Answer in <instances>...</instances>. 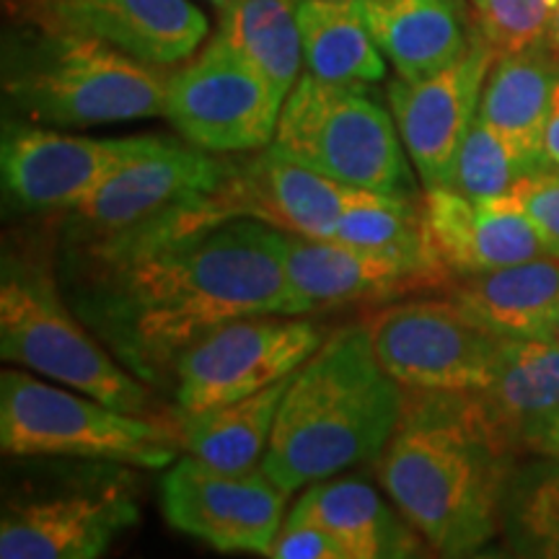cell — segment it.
I'll list each match as a JSON object with an SVG mask.
<instances>
[{"mask_svg":"<svg viewBox=\"0 0 559 559\" xmlns=\"http://www.w3.org/2000/svg\"><path fill=\"white\" fill-rule=\"evenodd\" d=\"M283 251V230L228 218L210 192L124 230H68L62 280L70 306L122 366L166 383L215 326L293 317Z\"/></svg>","mask_w":559,"mask_h":559,"instance_id":"1","label":"cell"},{"mask_svg":"<svg viewBox=\"0 0 559 559\" xmlns=\"http://www.w3.org/2000/svg\"><path fill=\"white\" fill-rule=\"evenodd\" d=\"M513 459L515 449L474 394L407 391L400 428L379 456V479L428 547L466 557L500 534Z\"/></svg>","mask_w":559,"mask_h":559,"instance_id":"2","label":"cell"},{"mask_svg":"<svg viewBox=\"0 0 559 559\" xmlns=\"http://www.w3.org/2000/svg\"><path fill=\"white\" fill-rule=\"evenodd\" d=\"M407 389L376 358L366 324L330 334L280 402L262 469L296 492L379 461L400 428Z\"/></svg>","mask_w":559,"mask_h":559,"instance_id":"3","label":"cell"},{"mask_svg":"<svg viewBox=\"0 0 559 559\" xmlns=\"http://www.w3.org/2000/svg\"><path fill=\"white\" fill-rule=\"evenodd\" d=\"M171 70L107 41L19 19L3 34V96L26 122L96 128L164 117Z\"/></svg>","mask_w":559,"mask_h":559,"instance_id":"4","label":"cell"},{"mask_svg":"<svg viewBox=\"0 0 559 559\" xmlns=\"http://www.w3.org/2000/svg\"><path fill=\"white\" fill-rule=\"evenodd\" d=\"M0 355L62 386L135 415H158L151 383L70 309L47 270L16 257L3 260L0 280Z\"/></svg>","mask_w":559,"mask_h":559,"instance_id":"5","label":"cell"},{"mask_svg":"<svg viewBox=\"0 0 559 559\" xmlns=\"http://www.w3.org/2000/svg\"><path fill=\"white\" fill-rule=\"evenodd\" d=\"M0 445L9 456H73L160 469L179 459L177 415H135L24 370L0 373Z\"/></svg>","mask_w":559,"mask_h":559,"instance_id":"6","label":"cell"},{"mask_svg":"<svg viewBox=\"0 0 559 559\" xmlns=\"http://www.w3.org/2000/svg\"><path fill=\"white\" fill-rule=\"evenodd\" d=\"M272 143L340 185L415 198L394 115L366 83H330L304 73L283 104Z\"/></svg>","mask_w":559,"mask_h":559,"instance_id":"7","label":"cell"},{"mask_svg":"<svg viewBox=\"0 0 559 559\" xmlns=\"http://www.w3.org/2000/svg\"><path fill=\"white\" fill-rule=\"evenodd\" d=\"M324 340V330L304 317L257 313L226 321L177 360V412L194 415L290 379Z\"/></svg>","mask_w":559,"mask_h":559,"instance_id":"8","label":"cell"},{"mask_svg":"<svg viewBox=\"0 0 559 559\" xmlns=\"http://www.w3.org/2000/svg\"><path fill=\"white\" fill-rule=\"evenodd\" d=\"M285 99L218 34L198 58L171 70L164 117L202 151L254 153L272 145Z\"/></svg>","mask_w":559,"mask_h":559,"instance_id":"9","label":"cell"},{"mask_svg":"<svg viewBox=\"0 0 559 559\" xmlns=\"http://www.w3.org/2000/svg\"><path fill=\"white\" fill-rule=\"evenodd\" d=\"M376 358L407 391L479 394L498 362V334L481 330L456 300H407L366 321Z\"/></svg>","mask_w":559,"mask_h":559,"instance_id":"10","label":"cell"},{"mask_svg":"<svg viewBox=\"0 0 559 559\" xmlns=\"http://www.w3.org/2000/svg\"><path fill=\"white\" fill-rule=\"evenodd\" d=\"M288 492L262 466L223 472L190 453L179 456L160 479V508L179 534L221 551L267 555L275 542Z\"/></svg>","mask_w":559,"mask_h":559,"instance_id":"11","label":"cell"},{"mask_svg":"<svg viewBox=\"0 0 559 559\" xmlns=\"http://www.w3.org/2000/svg\"><path fill=\"white\" fill-rule=\"evenodd\" d=\"M234 158L202 151L192 143L148 135L145 145L81 202L68 210L70 228L79 234H109L215 192L228 177Z\"/></svg>","mask_w":559,"mask_h":559,"instance_id":"12","label":"cell"},{"mask_svg":"<svg viewBox=\"0 0 559 559\" xmlns=\"http://www.w3.org/2000/svg\"><path fill=\"white\" fill-rule=\"evenodd\" d=\"M498 50L477 29L469 50L428 79L407 81L396 75L386 99L400 130L404 151L425 187L449 185L453 160L477 117L481 88Z\"/></svg>","mask_w":559,"mask_h":559,"instance_id":"13","label":"cell"},{"mask_svg":"<svg viewBox=\"0 0 559 559\" xmlns=\"http://www.w3.org/2000/svg\"><path fill=\"white\" fill-rule=\"evenodd\" d=\"M145 140L148 135L83 138L37 122H5L0 148L5 198L21 210L79 207Z\"/></svg>","mask_w":559,"mask_h":559,"instance_id":"14","label":"cell"},{"mask_svg":"<svg viewBox=\"0 0 559 559\" xmlns=\"http://www.w3.org/2000/svg\"><path fill=\"white\" fill-rule=\"evenodd\" d=\"M19 19L96 37L151 66L190 60L207 37L192 0H16Z\"/></svg>","mask_w":559,"mask_h":559,"instance_id":"15","label":"cell"},{"mask_svg":"<svg viewBox=\"0 0 559 559\" xmlns=\"http://www.w3.org/2000/svg\"><path fill=\"white\" fill-rule=\"evenodd\" d=\"M353 192L355 187L309 169L272 143L254 156L234 158L213 198L228 218L260 221L309 239H334Z\"/></svg>","mask_w":559,"mask_h":559,"instance_id":"16","label":"cell"},{"mask_svg":"<svg viewBox=\"0 0 559 559\" xmlns=\"http://www.w3.org/2000/svg\"><path fill=\"white\" fill-rule=\"evenodd\" d=\"M138 519V502L120 479L86 492L9 502L0 521V557L96 559Z\"/></svg>","mask_w":559,"mask_h":559,"instance_id":"17","label":"cell"},{"mask_svg":"<svg viewBox=\"0 0 559 559\" xmlns=\"http://www.w3.org/2000/svg\"><path fill=\"white\" fill-rule=\"evenodd\" d=\"M423 207L440 260L456 277L551 254L539 228L513 194L472 200L449 185L425 187Z\"/></svg>","mask_w":559,"mask_h":559,"instance_id":"18","label":"cell"},{"mask_svg":"<svg viewBox=\"0 0 559 559\" xmlns=\"http://www.w3.org/2000/svg\"><path fill=\"white\" fill-rule=\"evenodd\" d=\"M285 236V277L293 300V317H306L330 306L358 300H386L428 288L423 277L386 260L334 239Z\"/></svg>","mask_w":559,"mask_h":559,"instance_id":"19","label":"cell"},{"mask_svg":"<svg viewBox=\"0 0 559 559\" xmlns=\"http://www.w3.org/2000/svg\"><path fill=\"white\" fill-rule=\"evenodd\" d=\"M362 9L383 58L407 81L453 66L479 29L464 0H362Z\"/></svg>","mask_w":559,"mask_h":559,"instance_id":"20","label":"cell"},{"mask_svg":"<svg viewBox=\"0 0 559 559\" xmlns=\"http://www.w3.org/2000/svg\"><path fill=\"white\" fill-rule=\"evenodd\" d=\"M288 515L332 531L353 551V559L419 557L428 544L391 498L383 500L379 489L360 477L313 481Z\"/></svg>","mask_w":559,"mask_h":559,"instance_id":"21","label":"cell"},{"mask_svg":"<svg viewBox=\"0 0 559 559\" xmlns=\"http://www.w3.org/2000/svg\"><path fill=\"white\" fill-rule=\"evenodd\" d=\"M453 300L481 330L498 337H551L559 319V257L510 264L461 277Z\"/></svg>","mask_w":559,"mask_h":559,"instance_id":"22","label":"cell"},{"mask_svg":"<svg viewBox=\"0 0 559 559\" xmlns=\"http://www.w3.org/2000/svg\"><path fill=\"white\" fill-rule=\"evenodd\" d=\"M474 396L508 443L526 451L531 438L559 415V342L502 337L492 381Z\"/></svg>","mask_w":559,"mask_h":559,"instance_id":"23","label":"cell"},{"mask_svg":"<svg viewBox=\"0 0 559 559\" xmlns=\"http://www.w3.org/2000/svg\"><path fill=\"white\" fill-rule=\"evenodd\" d=\"M559 86V52L547 39L513 52H498L489 68L477 117L536 164L544 156V124Z\"/></svg>","mask_w":559,"mask_h":559,"instance_id":"24","label":"cell"},{"mask_svg":"<svg viewBox=\"0 0 559 559\" xmlns=\"http://www.w3.org/2000/svg\"><path fill=\"white\" fill-rule=\"evenodd\" d=\"M334 241L370 251L402 264L425 280V285L445 283L451 270L432 243L423 198L355 190L342 210Z\"/></svg>","mask_w":559,"mask_h":559,"instance_id":"25","label":"cell"},{"mask_svg":"<svg viewBox=\"0 0 559 559\" xmlns=\"http://www.w3.org/2000/svg\"><path fill=\"white\" fill-rule=\"evenodd\" d=\"M293 376L257 391L247 400L221 404L194 415L174 412L179 423L181 451L223 472H249L262 466L275 430L280 402Z\"/></svg>","mask_w":559,"mask_h":559,"instance_id":"26","label":"cell"},{"mask_svg":"<svg viewBox=\"0 0 559 559\" xmlns=\"http://www.w3.org/2000/svg\"><path fill=\"white\" fill-rule=\"evenodd\" d=\"M306 73L330 83H381L386 58L370 34L362 0H298Z\"/></svg>","mask_w":559,"mask_h":559,"instance_id":"27","label":"cell"},{"mask_svg":"<svg viewBox=\"0 0 559 559\" xmlns=\"http://www.w3.org/2000/svg\"><path fill=\"white\" fill-rule=\"evenodd\" d=\"M218 37L249 60L283 99L304 66L298 0H236L221 9Z\"/></svg>","mask_w":559,"mask_h":559,"instance_id":"28","label":"cell"},{"mask_svg":"<svg viewBox=\"0 0 559 559\" xmlns=\"http://www.w3.org/2000/svg\"><path fill=\"white\" fill-rule=\"evenodd\" d=\"M500 534L510 555L559 559V459L515 464L500 506Z\"/></svg>","mask_w":559,"mask_h":559,"instance_id":"29","label":"cell"},{"mask_svg":"<svg viewBox=\"0 0 559 559\" xmlns=\"http://www.w3.org/2000/svg\"><path fill=\"white\" fill-rule=\"evenodd\" d=\"M542 166L544 164L523 156L492 124L474 117L472 128L456 153V160H453L449 187L472 200L508 198L523 177L542 169Z\"/></svg>","mask_w":559,"mask_h":559,"instance_id":"30","label":"cell"},{"mask_svg":"<svg viewBox=\"0 0 559 559\" xmlns=\"http://www.w3.org/2000/svg\"><path fill=\"white\" fill-rule=\"evenodd\" d=\"M474 19L498 52H513L547 39L557 0H472Z\"/></svg>","mask_w":559,"mask_h":559,"instance_id":"31","label":"cell"},{"mask_svg":"<svg viewBox=\"0 0 559 559\" xmlns=\"http://www.w3.org/2000/svg\"><path fill=\"white\" fill-rule=\"evenodd\" d=\"M513 200L539 228L551 254L559 257V166H542L513 187Z\"/></svg>","mask_w":559,"mask_h":559,"instance_id":"32","label":"cell"},{"mask_svg":"<svg viewBox=\"0 0 559 559\" xmlns=\"http://www.w3.org/2000/svg\"><path fill=\"white\" fill-rule=\"evenodd\" d=\"M272 559H353L345 544L332 531L306 519H288L280 526L267 555Z\"/></svg>","mask_w":559,"mask_h":559,"instance_id":"33","label":"cell"},{"mask_svg":"<svg viewBox=\"0 0 559 559\" xmlns=\"http://www.w3.org/2000/svg\"><path fill=\"white\" fill-rule=\"evenodd\" d=\"M544 156L551 166H559V86L555 91V99H551L547 124H544Z\"/></svg>","mask_w":559,"mask_h":559,"instance_id":"34","label":"cell"},{"mask_svg":"<svg viewBox=\"0 0 559 559\" xmlns=\"http://www.w3.org/2000/svg\"><path fill=\"white\" fill-rule=\"evenodd\" d=\"M531 453H536V456H551V459H559V415H555L549 419L544 428L536 432L534 438H531L528 449Z\"/></svg>","mask_w":559,"mask_h":559,"instance_id":"35","label":"cell"},{"mask_svg":"<svg viewBox=\"0 0 559 559\" xmlns=\"http://www.w3.org/2000/svg\"><path fill=\"white\" fill-rule=\"evenodd\" d=\"M547 41L555 50L559 52V0L555 5V13H551V21H549V32H547Z\"/></svg>","mask_w":559,"mask_h":559,"instance_id":"36","label":"cell"},{"mask_svg":"<svg viewBox=\"0 0 559 559\" xmlns=\"http://www.w3.org/2000/svg\"><path fill=\"white\" fill-rule=\"evenodd\" d=\"M210 3L215 5V9H226V5H230V3H236V0H210Z\"/></svg>","mask_w":559,"mask_h":559,"instance_id":"37","label":"cell"},{"mask_svg":"<svg viewBox=\"0 0 559 559\" xmlns=\"http://www.w3.org/2000/svg\"><path fill=\"white\" fill-rule=\"evenodd\" d=\"M549 340H555V342H559V319L555 321V326H551V337Z\"/></svg>","mask_w":559,"mask_h":559,"instance_id":"38","label":"cell"}]
</instances>
